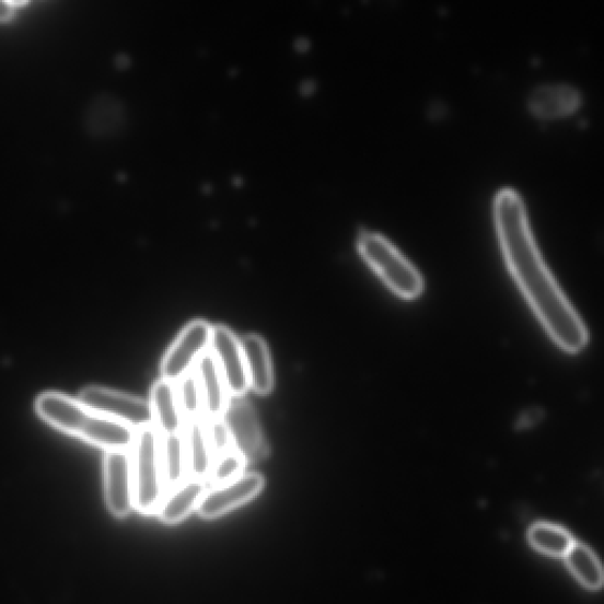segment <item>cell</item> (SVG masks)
<instances>
[{
	"instance_id": "23",
	"label": "cell",
	"mask_w": 604,
	"mask_h": 604,
	"mask_svg": "<svg viewBox=\"0 0 604 604\" xmlns=\"http://www.w3.org/2000/svg\"><path fill=\"white\" fill-rule=\"evenodd\" d=\"M542 416L543 413L539 409H531L523 413L519 419V428L524 430L536 426Z\"/></svg>"
},
{
	"instance_id": "7",
	"label": "cell",
	"mask_w": 604,
	"mask_h": 604,
	"mask_svg": "<svg viewBox=\"0 0 604 604\" xmlns=\"http://www.w3.org/2000/svg\"><path fill=\"white\" fill-rule=\"evenodd\" d=\"M210 353L213 355L231 397H243L249 390L243 347L233 332L223 325L211 329Z\"/></svg>"
},
{
	"instance_id": "21",
	"label": "cell",
	"mask_w": 604,
	"mask_h": 604,
	"mask_svg": "<svg viewBox=\"0 0 604 604\" xmlns=\"http://www.w3.org/2000/svg\"><path fill=\"white\" fill-rule=\"evenodd\" d=\"M246 464L244 456L232 448L214 458L207 479L213 487L226 485L244 475Z\"/></svg>"
},
{
	"instance_id": "3",
	"label": "cell",
	"mask_w": 604,
	"mask_h": 604,
	"mask_svg": "<svg viewBox=\"0 0 604 604\" xmlns=\"http://www.w3.org/2000/svg\"><path fill=\"white\" fill-rule=\"evenodd\" d=\"M357 249L361 259L397 298L414 301L425 293L426 283L420 271L381 233L361 231Z\"/></svg>"
},
{
	"instance_id": "15",
	"label": "cell",
	"mask_w": 604,
	"mask_h": 604,
	"mask_svg": "<svg viewBox=\"0 0 604 604\" xmlns=\"http://www.w3.org/2000/svg\"><path fill=\"white\" fill-rule=\"evenodd\" d=\"M206 491L205 480L187 478L165 493L158 511L161 521L171 525L183 522L198 510Z\"/></svg>"
},
{
	"instance_id": "9",
	"label": "cell",
	"mask_w": 604,
	"mask_h": 604,
	"mask_svg": "<svg viewBox=\"0 0 604 604\" xmlns=\"http://www.w3.org/2000/svg\"><path fill=\"white\" fill-rule=\"evenodd\" d=\"M103 466L105 502L115 518H126L135 509L130 451L105 452Z\"/></svg>"
},
{
	"instance_id": "13",
	"label": "cell",
	"mask_w": 604,
	"mask_h": 604,
	"mask_svg": "<svg viewBox=\"0 0 604 604\" xmlns=\"http://www.w3.org/2000/svg\"><path fill=\"white\" fill-rule=\"evenodd\" d=\"M153 426L161 435L181 433L185 428V419L179 411L174 383L161 380L155 382L150 391L149 399Z\"/></svg>"
},
{
	"instance_id": "24",
	"label": "cell",
	"mask_w": 604,
	"mask_h": 604,
	"mask_svg": "<svg viewBox=\"0 0 604 604\" xmlns=\"http://www.w3.org/2000/svg\"><path fill=\"white\" fill-rule=\"evenodd\" d=\"M16 10H19V8L14 2H10V0H0V23L10 22L14 18V14H16Z\"/></svg>"
},
{
	"instance_id": "12",
	"label": "cell",
	"mask_w": 604,
	"mask_h": 604,
	"mask_svg": "<svg viewBox=\"0 0 604 604\" xmlns=\"http://www.w3.org/2000/svg\"><path fill=\"white\" fill-rule=\"evenodd\" d=\"M580 104L581 96L578 90L561 83L539 85L528 97V108L541 118L570 115L580 107Z\"/></svg>"
},
{
	"instance_id": "8",
	"label": "cell",
	"mask_w": 604,
	"mask_h": 604,
	"mask_svg": "<svg viewBox=\"0 0 604 604\" xmlns=\"http://www.w3.org/2000/svg\"><path fill=\"white\" fill-rule=\"evenodd\" d=\"M264 488L265 478L262 475L244 474L226 485L207 490L198 507L199 515L206 520L223 516L254 500Z\"/></svg>"
},
{
	"instance_id": "10",
	"label": "cell",
	"mask_w": 604,
	"mask_h": 604,
	"mask_svg": "<svg viewBox=\"0 0 604 604\" xmlns=\"http://www.w3.org/2000/svg\"><path fill=\"white\" fill-rule=\"evenodd\" d=\"M229 427L233 448L248 462L266 455L264 435L252 406L241 397H232L222 416Z\"/></svg>"
},
{
	"instance_id": "14",
	"label": "cell",
	"mask_w": 604,
	"mask_h": 604,
	"mask_svg": "<svg viewBox=\"0 0 604 604\" xmlns=\"http://www.w3.org/2000/svg\"><path fill=\"white\" fill-rule=\"evenodd\" d=\"M240 342L243 347L249 388L256 395H269L275 386V372L266 341L260 336L247 335Z\"/></svg>"
},
{
	"instance_id": "16",
	"label": "cell",
	"mask_w": 604,
	"mask_h": 604,
	"mask_svg": "<svg viewBox=\"0 0 604 604\" xmlns=\"http://www.w3.org/2000/svg\"><path fill=\"white\" fill-rule=\"evenodd\" d=\"M183 434L185 440L187 477L206 480L209 476L214 457L207 440L205 418L186 421Z\"/></svg>"
},
{
	"instance_id": "4",
	"label": "cell",
	"mask_w": 604,
	"mask_h": 604,
	"mask_svg": "<svg viewBox=\"0 0 604 604\" xmlns=\"http://www.w3.org/2000/svg\"><path fill=\"white\" fill-rule=\"evenodd\" d=\"M135 509L154 515L165 496L161 463V434L154 427L136 431L130 449Z\"/></svg>"
},
{
	"instance_id": "17",
	"label": "cell",
	"mask_w": 604,
	"mask_h": 604,
	"mask_svg": "<svg viewBox=\"0 0 604 604\" xmlns=\"http://www.w3.org/2000/svg\"><path fill=\"white\" fill-rule=\"evenodd\" d=\"M161 463L167 491L188 478L183 432L161 435Z\"/></svg>"
},
{
	"instance_id": "6",
	"label": "cell",
	"mask_w": 604,
	"mask_h": 604,
	"mask_svg": "<svg viewBox=\"0 0 604 604\" xmlns=\"http://www.w3.org/2000/svg\"><path fill=\"white\" fill-rule=\"evenodd\" d=\"M211 326L205 321L189 323L165 352L161 362V378L176 384L194 371L199 360L209 352Z\"/></svg>"
},
{
	"instance_id": "20",
	"label": "cell",
	"mask_w": 604,
	"mask_h": 604,
	"mask_svg": "<svg viewBox=\"0 0 604 604\" xmlns=\"http://www.w3.org/2000/svg\"><path fill=\"white\" fill-rule=\"evenodd\" d=\"M175 386L179 411L185 421L204 419L202 395L195 372L185 375Z\"/></svg>"
},
{
	"instance_id": "2",
	"label": "cell",
	"mask_w": 604,
	"mask_h": 604,
	"mask_svg": "<svg viewBox=\"0 0 604 604\" xmlns=\"http://www.w3.org/2000/svg\"><path fill=\"white\" fill-rule=\"evenodd\" d=\"M37 415L53 428L107 451H130L136 431L88 409L59 392H44L35 403Z\"/></svg>"
},
{
	"instance_id": "19",
	"label": "cell",
	"mask_w": 604,
	"mask_h": 604,
	"mask_svg": "<svg viewBox=\"0 0 604 604\" xmlns=\"http://www.w3.org/2000/svg\"><path fill=\"white\" fill-rule=\"evenodd\" d=\"M528 542L536 550L553 557H565L576 543L565 528L549 523L535 524L528 532Z\"/></svg>"
},
{
	"instance_id": "1",
	"label": "cell",
	"mask_w": 604,
	"mask_h": 604,
	"mask_svg": "<svg viewBox=\"0 0 604 604\" xmlns=\"http://www.w3.org/2000/svg\"><path fill=\"white\" fill-rule=\"evenodd\" d=\"M493 218L509 274L526 304L558 349L582 352L589 344L588 328L543 259L522 196L512 188L498 191Z\"/></svg>"
},
{
	"instance_id": "18",
	"label": "cell",
	"mask_w": 604,
	"mask_h": 604,
	"mask_svg": "<svg viewBox=\"0 0 604 604\" xmlns=\"http://www.w3.org/2000/svg\"><path fill=\"white\" fill-rule=\"evenodd\" d=\"M565 557L573 577L582 585L591 589V591H597L601 588L603 583L602 567L599 558L591 549L581 545V543H573Z\"/></svg>"
},
{
	"instance_id": "11",
	"label": "cell",
	"mask_w": 604,
	"mask_h": 604,
	"mask_svg": "<svg viewBox=\"0 0 604 604\" xmlns=\"http://www.w3.org/2000/svg\"><path fill=\"white\" fill-rule=\"evenodd\" d=\"M194 372L201 390L204 417L207 420L222 418L230 395L213 355L207 352L196 364Z\"/></svg>"
},
{
	"instance_id": "5",
	"label": "cell",
	"mask_w": 604,
	"mask_h": 604,
	"mask_svg": "<svg viewBox=\"0 0 604 604\" xmlns=\"http://www.w3.org/2000/svg\"><path fill=\"white\" fill-rule=\"evenodd\" d=\"M79 400L102 416L108 417L135 431L153 426L149 402L107 387L88 386Z\"/></svg>"
},
{
	"instance_id": "22",
	"label": "cell",
	"mask_w": 604,
	"mask_h": 604,
	"mask_svg": "<svg viewBox=\"0 0 604 604\" xmlns=\"http://www.w3.org/2000/svg\"><path fill=\"white\" fill-rule=\"evenodd\" d=\"M205 429L214 458L233 448L232 434L223 418L205 419Z\"/></svg>"
}]
</instances>
